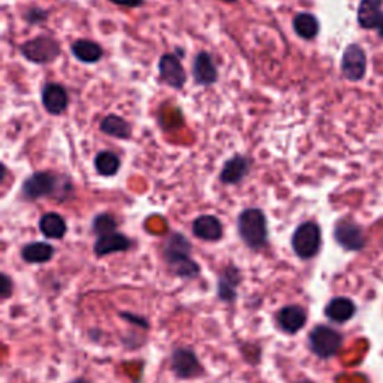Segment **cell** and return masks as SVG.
<instances>
[{"instance_id": "cell-6", "label": "cell", "mask_w": 383, "mask_h": 383, "mask_svg": "<svg viewBox=\"0 0 383 383\" xmlns=\"http://www.w3.org/2000/svg\"><path fill=\"white\" fill-rule=\"evenodd\" d=\"M22 54L32 63L45 65L56 60L60 54V45L50 36H38L30 39L22 47Z\"/></svg>"}, {"instance_id": "cell-3", "label": "cell", "mask_w": 383, "mask_h": 383, "mask_svg": "<svg viewBox=\"0 0 383 383\" xmlns=\"http://www.w3.org/2000/svg\"><path fill=\"white\" fill-rule=\"evenodd\" d=\"M238 232L250 248H262L268 240L266 217L262 210L247 209L238 216Z\"/></svg>"}, {"instance_id": "cell-22", "label": "cell", "mask_w": 383, "mask_h": 383, "mask_svg": "<svg viewBox=\"0 0 383 383\" xmlns=\"http://www.w3.org/2000/svg\"><path fill=\"white\" fill-rule=\"evenodd\" d=\"M380 0H362L358 9V22L362 27L373 29L380 23Z\"/></svg>"}, {"instance_id": "cell-18", "label": "cell", "mask_w": 383, "mask_h": 383, "mask_svg": "<svg viewBox=\"0 0 383 383\" xmlns=\"http://www.w3.org/2000/svg\"><path fill=\"white\" fill-rule=\"evenodd\" d=\"M39 230L47 238H53V240H60L63 238L68 226L63 217L57 213H47L39 220Z\"/></svg>"}, {"instance_id": "cell-1", "label": "cell", "mask_w": 383, "mask_h": 383, "mask_svg": "<svg viewBox=\"0 0 383 383\" xmlns=\"http://www.w3.org/2000/svg\"><path fill=\"white\" fill-rule=\"evenodd\" d=\"M192 244L183 234H172L163 247V256L171 271L183 278L198 277L201 268L196 264L192 256Z\"/></svg>"}, {"instance_id": "cell-17", "label": "cell", "mask_w": 383, "mask_h": 383, "mask_svg": "<svg viewBox=\"0 0 383 383\" xmlns=\"http://www.w3.org/2000/svg\"><path fill=\"white\" fill-rule=\"evenodd\" d=\"M250 170V165L244 156H234L225 163L220 172V181L225 184H236L240 183Z\"/></svg>"}, {"instance_id": "cell-13", "label": "cell", "mask_w": 383, "mask_h": 383, "mask_svg": "<svg viewBox=\"0 0 383 383\" xmlns=\"http://www.w3.org/2000/svg\"><path fill=\"white\" fill-rule=\"evenodd\" d=\"M193 234L204 241H219L223 236V226L216 216L204 214L193 222Z\"/></svg>"}, {"instance_id": "cell-20", "label": "cell", "mask_w": 383, "mask_h": 383, "mask_svg": "<svg viewBox=\"0 0 383 383\" xmlns=\"http://www.w3.org/2000/svg\"><path fill=\"white\" fill-rule=\"evenodd\" d=\"M70 51L80 61H84V63H96V61L102 59L103 54L100 45L89 39L75 40L70 47Z\"/></svg>"}, {"instance_id": "cell-25", "label": "cell", "mask_w": 383, "mask_h": 383, "mask_svg": "<svg viewBox=\"0 0 383 383\" xmlns=\"http://www.w3.org/2000/svg\"><path fill=\"white\" fill-rule=\"evenodd\" d=\"M95 167L103 177H112L120 168V159L112 151H100L95 158Z\"/></svg>"}, {"instance_id": "cell-32", "label": "cell", "mask_w": 383, "mask_h": 383, "mask_svg": "<svg viewBox=\"0 0 383 383\" xmlns=\"http://www.w3.org/2000/svg\"><path fill=\"white\" fill-rule=\"evenodd\" d=\"M298 383H313V382H310V380H303V382H298Z\"/></svg>"}, {"instance_id": "cell-27", "label": "cell", "mask_w": 383, "mask_h": 383, "mask_svg": "<svg viewBox=\"0 0 383 383\" xmlns=\"http://www.w3.org/2000/svg\"><path fill=\"white\" fill-rule=\"evenodd\" d=\"M13 294V282L6 274H2L0 277V296L6 299L9 295Z\"/></svg>"}, {"instance_id": "cell-15", "label": "cell", "mask_w": 383, "mask_h": 383, "mask_svg": "<svg viewBox=\"0 0 383 383\" xmlns=\"http://www.w3.org/2000/svg\"><path fill=\"white\" fill-rule=\"evenodd\" d=\"M130 246H132V243L126 235L119 234V232H112V234L102 235L98 238L95 243V253L98 256H107V255L117 253V252H126V250H129Z\"/></svg>"}, {"instance_id": "cell-16", "label": "cell", "mask_w": 383, "mask_h": 383, "mask_svg": "<svg viewBox=\"0 0 383 383\" xmlns=\"http://www.w3.org/2000/svg\"><path fill=\"white\" fill-rule=\"evenodd\" d=\"M325 315L329 320L337 324H345L355 315V304L346 296L333 298L325 308Z\"/></svg>"}, {"instance_id": "cell-24", "label": "cell", "mask_w": 383, "mask_h": 383, "mask_svg": "<svg viewBox=\"0 0 383 383\" xmlns=\"http://www.w3.org/2000/svg\"><path fill=\"white\" fill-rule=\"evenodd\" d=\"M294 29L298 36L310 40L316 38V35L319 33V22L312 14H298L294 18Z\"/></svg>"}, {"instance_id": "cell-14", "label": "cell", "mask_w": 383, "mask_h": 383, "mask_svg": "<svg viewBox=\"0 0 383 383\" xmlns=\"http://www.w3.org/2000/svg\"><path fill=\"white\" fill-rule=\"evenodd\" d=\"M193 78L201 86H211L217 80V69L213 63L211 56L206 51L195 57L193 61Z\"/></svg>"}, {"instance_id": "cell-10", "label": "cell", "mask_w": 383, "mask_h": 383, "mask_svg": "<svg viewBox=\"0 0 383 383\" xmlns=\"http://www.w3.org/2000/svg\"><path fill=\"white\" fill-rule=\"evenodd\" d=\"M334 235L337 243L343 246L346 250H361L366 244L364 234H362L361 227L354 222H340L336 227Z\"/></svg>"}, {"instance_id": "cell-5", "label": "cell", "mask_w": 383, "mask_h": 383, "mask_svg": "<svg viewBox=\"0 0 383 383\" xmlns=\"http://www.w3.org/2000/svg\"><path fill=\"white\" fill-rule=\"evenodd\" d=\"M341 345H343V337L334 328L319 325L310 333V347L319 358L328 359L337 355Z\"/></svg>"}, {"instance_id": "cell-28", "label": "cell", "mask_w": 383, "mask_h": 383, "mask_svg": "<svg viewBox=\"0 0 383 383\" xmlns=\"http://www.w3.org/2000/svg\"><path fill=\"white\" fill-rule=\"evenodd\" d=\"M110 2L116 3L119 6H126V8H135L142 5L144 0H110Z\"/></svg>"}, {"instance_id": "cell-7", "label": "cell", "mask_w": 383, "mask_h": 383, "mask_svg": "<svg viewBox=\"0 0 383 383\" xmlns=\"http://www.w3.org/2000/svg\"><path fill=\"white\" fill-rule=\"evenodd\" d=\"M171 368L174 375L180 379L198 377L204 373L198 356L190 347H179L174 350L171 356Z\"/></svg>"}, {"instance_id": "cell-31", "label": "cell", "mask_w": 383, "mask_h": 383, "mask_svg": "<svg viewBox=\"0 0 383 383\" xmlns=\"http://www.w3.org/2000/svg\"><path fill=\"white\" fill-rule=\"evenodd\" d=\"M223 2H227V3H234V2H236V0H223Z\"/></svg>"}, {"instance_id": "cell-30", "label": "cell", "mask_w": 383, "mask_h": 383, "mask_svg": "<svg viewBox=\"0 0 383 383\" xmlns=\"http://www.w3.org/2000/svg\"><path fill=\"white\" fill-rule=\"evenodd\" d=\"M69 383H89V382L82 380V379H77V380H72V382H69Z\"/></svg>"}, {"instance_id": "cell-9", "label": "cell", "mask_w": 383, "mask_h": 383, "mask_svg": "<svg viewBox=\"0 0 383 383\" xmlns=\"http://www.w3.org/2000/svg\"><path fill=\"white\" fill-rule=\"evenodd\" d=\"M159 72L162 80L174 89H183L186 84V72L177 56L165 54L159 61Z\"/></svg>"}, {"instance_id": "cell-29", "label": "cell", "mask_w": 383, "mask_h": 383, "mask_svg": "<svg viewBox=\"0 0 383 383\" xmlns=\"http://www.w3.org/2000/svg\"><path fill=\"white\" fill-rule=\"evenodd\" d=\"M379 33L382 35V38H383V14H382V18H380V23H379Z\"/></svg>"}, {"instance_id": "cell-19", "label": "cell", "mask_w": 383, "mask_h": 383, "mask_svg": "<svg viewBox=\"0 0 383 383\" xmlns=\"http://www.w3.org/2000/svg\"><path fill=\"white\" fill-rule=\"evenodd\" d=\"M241 277H240V271L236 270L235 266H227L226 270L223 271V274L219 278V298L222 301H230L232 303L234 299L236 298V286L240 283Z\"/></svg>"}, {"instance_id": "cell-2", "label": "cell", "mask_w": 383, "mask_h": 383, "mask_svg": "<svg viewBox=\"0 0 383 383\" xmlns=\"http://www.w3.org/2000/svg\"><path fill=\"white\" fill-rule=\"evenodd\" d=\"M66 177L56 175L53 172L39 171L29 177L23 184V193L27 200L35 201L47 196H60L63 192H70V183H61Z\"/></svg>"}, {"instance_id": "cell-8", "label": "cell", "mask_w": 383, "mask_h": 383, "mask_svg": "<svg viewBox=\"0 0 383 383\" xmlns=\"http://www.w3.org/2000/svg\"><path fill=\"white\" fill-rule=\"evenodd\" d=\"M367 59L366 53L358 45H349L341 60V70L343 75L350 81H359L366 74Z\"/></svg>"}, {"instance_id": "cell-23", "label": "cell", "mask_w": 383, "mask_h": 383, "mask_svg": "<svg viewBox=\"0 0 383 383\" xmlns=\"http://www.w3.org/2000/svg\"><path fill=\"white\" fill-rule=\"evenodd\" d=\"M100 130L110 137H116L121 140H128L132 133L129 123L119 116H114V114L102 120Z\"/></svg>"}, {"instance_id": "cell-4", "label": "cell", "mask_w": 383, "mask_h": 383, "mask_svg": "<svg viewBox=\"0 0 383 383\" xmlns=\"http://www.w3.org/2000/svg\"><path fill=\"white\" fill-rule=\"evenodd\" d=\"M322 236H320V227L315 222H306L296 227L292 236V247L296 256L301 260H310L317 255Z\"/></svg>"}, {"instance_id": "cell-11", "label": "cell", "mask_w": 383, "mask_h": 383, "mask_svg": "<svg viewBox=\"0 0 383 383\" xmlns=\"http://www.w3.org/2000/svg\"><path fill=\"white\" fill-rule=\"evenodd\" d=\"M277 322L285 333L295 334L304 328L307 322V313L301 306H286L277 313Z\"/></svg>"}, {"instance_id": "cell-21", "label": "cell", "mask_w": 383, "mask_h": 383, "mask_svg": "<svg viewBox=\"0 0 383 383\" xmlns=\"http://www.w3.org/2000/svg\"><path fill=\"white\" fill-rule=\"evenodd\" d=\"M53 255L54 247L48 243H29L22 250V257L29 264L48 262Z\"/></svg>"}, {"instance_id": "cell-26", "label": "cell", "mask_w": 383, "mask_h": 383, "mask_svg": "<svg viewBox=\"0 0 383 383\" xmlns=\"http://www.w3.org/2000/svg\"><path fill=\"white\" fill-rule=\"evenodd\" d=\"M116 227L117 222L111 214H99L95 217V220H93V231L99 236L116 232Z\"/></svg>"}, {"instance_id": "cell-12", "label": "cell", "mask_w": 383, "mask_h": 383, "mask_svg": "<svg viewBox=\"0 0 383 383\" xmlns=\"http://www.w3.org/2000/svg\"><path fill=\"white\" fill-rule=\"evenodd\" d=\"M43 103L44 108L53 116H59V114L63 112L69 103L65 87L56 84V82H50L43 90Z\"/></svg>"}]
</instances>
